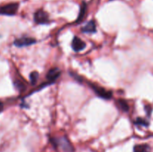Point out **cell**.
Returning <instances> with one entry per match:
<instances>
[{
	"mask_svg": "<svg viewBox=\"0 0 153 152\" xmlns=\"http://www.w3.org/2000/svg\"><path fill=\"white\" fill-rule=\"evenodd\" d=\"M52 144L55 147H58L63 152H73L74 148L73 145L70 143L69 139L66 136L59 137H53L51 139Z\"/></svg>",
	"mask_w": 153,
	"mask_h": 152,
	"instance_id": "obj_1",
	"label": "cell"
},
{
	"mask_svg": "<svg viewBox=\"0 0 153 152\" xmlns=\"http://www.w3.org/2000/svg\"><path fill=\"white\" fill-rule=\"evenodd\" d=\"M87 83L93 89V91L95 92L96 95L100 97V98H103L105 100H109L113 96V93L111 90H108V89H105L102 86H98L97 84L91 83L90 81H87Z\"/></svg>",
	"mask_w": 153,
	"mask_h": 152,
	"instance_id": "obj_2",
	"label": "cell"
},
{
	"mask_svg": "<svg viewBox=\"0 0 153 152\" xmlns=\"http://www.w3.org/2000/svg\"><path fill=\"white\" fill-rule=\"evenodd\" d=\"M19 8V3L12 2L0 6V15L14 16Z\"/></svg>",
	"mask_w": 153,
	"mask_h": 152,
	"instance_id": "obj_3",
	"label": "cell"
},
{
	"mask_svg": "<svg viewBox=\"0 0 153 152\" xmlns=\"http://www.w3.org/2000/svg\"><path fill=\"white\" fill-rule=\"evenodd\" d=\"M34 22L39 25H46L49 23V16L47 12L45 10L40 9L37 10L34 14Z\"/></svg>",
	"mask_w": 153,
	"mask_h": 152,
	"instance_id": "obj_4",
	"label": "cell"
},
{
	"mask_svg": "<svg viewBox=\"0 0 153 152\" xmlns=\"http://www.w3.org/2000/svg\"><path fill=\"white\" fill-rule=\"evenodd\" d=\"M36 43V40L31 37H22L20 38L16 39L13 42V45L16 47H25L34 44Z\"/></svg>",
	"mask_w": 153,
	"mask_h": 152,
	"instance_id": "obj_5",
	"label": "cell"
},
{
	"mask_svg": "<svg viewBox=\"0 0 153 152\" xmlns=\"http://www.w3.org/2000/svg\"><path fill=\"white\" fill-rule=\"evenodd\" d=\"M71 46L74 52H79L86 48V43L80 37L76 36V37H73V40H72Z\"/></svg>",
	"mask_w": 153,
	"mask_h": 152,
	"instance_id": "obj_6",
	"label": "cell"
},
{
	"mask_svg": "<svg viewBox=\"0 0 153 152\" xmlns=\"http://www.w3.org/2000/svg\"><path fill=\"white\" fill-rule=\"evenodd\" d=\"M61 70L58 67H55V68L51 69L50 70H49V72L46 74V78H47L48 81L50 82V83H55V80L60 77L61 75Z\"/></svg>",
	"mask_w": 153,
	"mask_h": 152,
	"instance_id": "obj_7",
	"label": "cell"
},
{
	"mask_svg": "<svg viewBox=\"0 0 153 152\" xmlns=\"http://www.w3.org/2000/svg\"><path fill=\"white\" fill-rule=\"evenodd\" d=\"M82 31L85 34H94L97 32V23L94 20L88 22L85 26L82 28Z\"/></svg>",
	"mask_w": 153,
	"mask_h": 152,
	"instance_id": "obj_8",
	"label": "cell"
},
{
	"mask_svg": "<svg viewBox=\"0 0 153 152\" xmlns=\"http://www.w3.org/2000/svg\"><path fill=\"white\" fill-rule=\"evenodd\" d=\"M87 12V4L85 1H82V4L80 7V11H79V16H78L77 19H76V23H80L85 18V15H86Z\"/></svg>",
	"mask_w": 153,
	"mask_h": 152,
	"instance_id": "obj_9",
	"label": "cell"
},
{
	"mask_svg": "<svg viewBox=\"0 0 153 152\" xmlns=\"http://www.w3.org/2000/svg\"><path fill=\"white\" fill-rule=\"evenodd\" d=\"M117 104L118 107L123 112H128L129 110V105L125 99H122V98L117 99Z\"/></svg>",
	"mask_w": 153,
	"mask_h": 152,
	"instance_id": "obj_10",
	"label": "cell"
},
{
	"mask_svg": "<svg viewBox=\"0 0 153 152\" xmlns=\"http://www.w3.org/2000/svg\"><path fill=\"white\" fill-rule=\"evenodd\" d=\"M13 84L16 89H18L19 92H24L26 89V86H25V83L19 78H16L13 80Z\"/></svg>",
	"mask_w": 153,
	"mask_h": 152,
	"instance_id": "obj_11",
	"label": "cell"
},
{
	"mask_svg": "<svg viewBox=\"0 0 153 152\" xmlns=\"http://www.w3.org/2000/svg\"><path fill=\"white\" fill-rule=\"evenodd\" d=\"M134 152H151L150 147L146 144L137 145L134 147Z\"/></svg>",
	"mask_w": 153,
	"mask_h": 152,
	"instance_id": "obj_12",
	"label": "cell"
},
{
	"mask_svg": "<svg viewBox=\"0 0 153 152\" xmlns=\"http://www.w3.org/2000/svg\"><path fill=\"white\" fill-rule=\"evenodd\" d=\"M134 124L136 125H140L143 127H148L149 125V122L146 119H143L141 117H137L136 120L134 121Z\"/></svg>",
	"mask_w": 153,
	"mask_h": 152,
	"instance_id": "obj_13",
	"label": "cell"
},
{
	"mask_svg": "<svg viewBox=\"0 0 153 152\" xmlns=\"http://www.w3.org/2000/svg\"><path fill=\"white\" fill-rule=\"evenodd\" d=\"M38 77H39V73L37 72L34 71L30 73L29 79L31 84L32 85L35 84V83L37 81V80H38Z\"/></svg>",
	"mask_w": 153,
	"mask_h": 152,
	"instance_id": "obj_14",
	"label": "cell"
},
{
	"mask_svg": "<svg viewBox=\"0 0 153 152\" xmlns=\"http://www.w3.org/2000/svg\"><path fill=\"white\" fill-rule=\"evenodd\" d=\"M144 110H145V111H146L147 116H150L151 113H152V107H151L150 105H146L144 107Z\"/></svg>",
	"mask_w": 153,
	"mask_h": 152,
	"instance_id": "obj_15",
	"label": "cell"
},
{
	"mask_svg": "<svg viewBox=\"0 0 153 152\" xmlns=\"http://www.w3.org/2000/svg\"><path fill=\"white\" fill-rule=\"evenodd\" d=\"M3 108H4V105H3V103L0 101V113H1V112L2 111Z\"/></svg>",
	"mask_w": 153,
	"mask_h": 152,
	"instance_id": "obj_16",
	"label": "cell"
}]
</instances>
